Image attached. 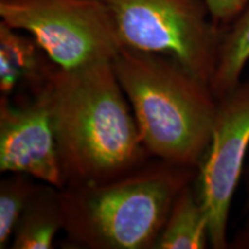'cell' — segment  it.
I'll use <instances>...</instances> for the list:
<instances>
[{
    "instance_id": "1",
    "label": "cell",
    "mask_w": 249,
    "mask_h": 249,
    "mask_svg": "<svg viewBox=\"0 0 249 249\" xmlns=\"http://www.w3.org/2000/svg\"><path fill=\"white\" fill-rule=\"evenodd\" d=\"M36 91L51 116L65 186L110 181L148 161L112 61L55 66Z\"/></svg>"
},
{
    "instance_id": "2",
    "label": "cell",
    "mask_w": 249,
    "mask_h": 249,
    "mask_svg": "<svg viewBox=\"0 0 249 249\" xmlns=\"http://www.w3.org/2000/svg\"><path fill=\"white\" fill-rule=\"evenodd\" d=\"M112 66L149 155L197 169L216 116L217 98L209 83L176 59L126 46Z\"/></svg>"
},
{
    "instance_id": "3",
    "label": "cell",
    "mask_w": 249,
    "mask_h": 249,
    "mask_svg": "<svg viewBox=\"0 0 249 249\" xmlns=\"http://www.w3.org/2000/svg\"><path fill=\"white\" fill-rule=\"evenodd\" d=\"M197 169L155 158L119 178L60 189L68 245L155 249L172 204Z\"/></svg>"
},
{
    "instance_id": "4",
    "label": "cell",
    "mask_w": 249,
    "mask_h": 249,
    "mask_svg": "<svg viewBox=\"0 0 249 249\" xmlns=\"http://www.w3.org/2000/svg\"><path fill=\"white\" fill-rule=\"evenodd\" d=\"M123 45L176 59L204 82L213 79L223 30L205 0H98Z\"/></svg>"
},
{
    "instance_id": "5",
    "label": "cell",
    "mask_w": 249,
    "mask_h": 249,
    "mask_svg": "<svg viewBox=\"0 0 249 249\" xmlns=\"http://www.w3.org/2000/svg\"><path fill=\"white\" fill-rule=\"evenodd\" d=\"M0 18L33 36L64 70L112 61L124 48L111 12L98 0H0Z\"/></svg>"
},
{
    "instance_id": "6",
    "label": "cell",
    "mask_w": 249,
    "mask_h": 249,
    "mask_svg": "<svg viewBox=\"0 0 249 249\" xmlns=\"http://www.w3.org/2000/svg\"><path fill=\"white\" fill-rule=\"evenodd\" d=\"M249 148V77L217 99L213 134L195 187L208 216L210 247L226 249L233 196Z\"/></svg>"
},
{
    "instance_id": "7",
    "label": "cell",
    "mask_w": 249,
    "mask_h": 249,
    "mask_svg": "<svg viewBox=\"0 0 249 249\" xmlns=\"http://www.w3.org/2000/svg\"><path fill=\"white\" fill-rule=\"evenodd\" d=\"M15 102L0 97V172L23 173L65 187L51 116L42 93Z\"/></svg>"
},
{
    "instance_id": "8",
    "label": "cell",
    "mask_w": 249,
    "mask_h": 249,
    "mask_svg": "<svg viewBox=\"0 0 249 249\" xmlns=\"http://www.w3.org/2000/svg\"><path fill=\"white\" fill-rule=\"evenodd\" d=\"M57 66L33 36L0 21V92L11 97L18 88H39Z\"/></svg>"
},
{
    "instance_id": "9",
    "label": "cell",
    "mask_w": 249,
    "mask_h": 249,
    "mask_svg": "<svg viewBox=\"0 0 249 249\" xmlns=\"http://www.w3.org/2000/svg\"><path fill=\"white\" fill-rule=\"evenodd\" d=\"M64 230L60 188L40 185L21 214L11 241L13 249H52Z\"/></svg>"
},
{
    "instance_id": "10",
    "label": "cell",
    "mask_w": 249,
    "mask_h": 249,
    "mask_svg": "<svg viewBox=\"0 0 249 249\" xmlns=\"http://www.w3.org/2000/svg\"><path fill=\"white\" fill-rule=\"evenodd\" d=\"M210 247L208 216L195 187L186 185L174 200L155 249Z\"/></svg>"
},
{
    "instance_id": "11",
    "label": "cell",
    "mask_w": 249,
    "mask_h": 249,
    "mask_svg": "<svg viewBox=\"0 0 249 249\" xmlns=\"http://www.w3.org/2000/svg\"><path fill=\"white\" fill-rule=\"evenodd\" d=\"M249 61V0L233 22L223 31L210 87L217 99L242 80Z\"/></svg>"
},
{
    "instance_id": "12",
    "label": "cell",
    "mask_w": 249,
    "mask_h": 249,
    "mask_svg": "<svg viewBox=\"0 0 249 249\" xmlns=\"http://www.w3.org/2000/svg\"><path fill=\"white\" fill-rule=\"evenodd\" d=\"M0 181V249L11 245L15 227L40 182L23 173H7Z\"/></svg>"
},
{
    "instance_id": "13",
    "label": "cell",
    "mask_w": 249,
    "mask_h": 249,
    "mask_svg": "<svg viewBox=\"0 0 249 249\" xmlns=\"http://www.w3.org/2000/svg\"><path fill=\"white\" fill-rule=\"evenodd\" d=\"M205 2L213 21L224 31L240 14L248 0H205Z\"/></svg>"
},
{
    "instance_id": "14",
    "label": "cell",
    "mask_w": 249,
    "mask_h": 249,
    "mask_svg": "<svg viewBox=\"0 0 249 249\" xmlns=\"http://www.w3.org/2000/svg\"><path fill=\"white\" fill-rule=\"evenodd\" d=\"M232 247L238 249H249V218L244 227L235 235L234 241L232 242Z\"/></svg>"
},
{
    "instance_id": "15",
    "label": "cell",
    "mask_w": 249,
    "mask_h": 249,
    "mask_svg": "<svg viewBox=\"0 0 249 249\" xmlns=\"http://www.w3.org/2000/svg\"><path fill=\"white\" fill-rule=\"evenodd\" d=\"M247 208L249 209V167L247 172Z\"/></svg>"
}]
</instances>
